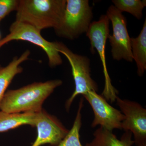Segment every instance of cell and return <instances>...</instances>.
<instances>
[{
  "label": "cell",
  "instance_id": "cell-17",
  "mask_svg": "<svg viewBox=\"0 0 146 146\" xmlns=\"http://www.w3.org/2000/svg\"><path fill=\"white\" fill-rule=\"evenodd\" d=\"M19 3L18 0H0V20L13 11L17 10Z\"/></svg>",
  "mask_w": 146,
  "mask_h": 146
},
{
  "label": "cell",
  "instance_id": "cell-13",
  "mask_svg": "<svg viewBox=\"0 0 146 146\" xmlns=\"http://www.w3.org/2000/svg\"><path fill=\"white\" fill-rule=\"evenodd\" d=\"M36 113H7L0 112V132H5L20 126L28 125L35 127Z\"/></svg>",
  "mask_w": 146,
  "mask_h": 146
},
{
  "label": "cell",
  "instance_id": "cell-7",
  "mask_svg": "<svg viewBox=\"0 0 146 146\" xmlns=\"http://www.w3.org/2000/svg\"><path fill=\"white\" fill-rule=\"evenodd\" d=\"M106 15L112 23L113 30L112 35L110 34L108 38L111 46L112 58L118 61L123 59L132 62L131 38L127 27L126 18L113 5L109 7Z\"/></svg>",
  "mask_w": 146,
  "mask_h": 146
},
{
  "label": "cell",
  "instance_id": "cell-6",
  "mask_svg": "<svg viewBox=\"0 0 146 146\" xmlns=\"http://www.w3.org/2000/svg\"><path fill=\"white\" fill-rule=\"evenodd\" d=\"M15 40L27 41L42 48L48 56L50 67L54 68L63 63L60 53L56 50V42L46 40L40 31L30 25L15 21L11 25L9 34L0 40V48Z\"/></svg>",
  "mask_w": 146,
  "mask_h": 146
},
{
  "label": "cell",
  "instance_id": "cell-8",
  "mask_svg": "<svg viewBox=\"0 0 146 146\" xmlns=\"http://www.w3.org/2000/svg\"><path fill=\"white\" fill-rule=\"evenodd\" d=\"M116 100L124 116L121 129L132 133L136 146H146L145 108L136 102L122 99L118 96Z\"/></svg>",
  "mask_w": 146,
  "mask_h": 146
},
{
  "label": "cell",
  "instance_id": "cell-11",
  "mask_svg": "<svg viewBox=\"0 0 146 146\" xmlns=\"http://www.w3.org/2000/svg\"><path fill=\"white\" fill-rule=\"evenodd\" d=\"M94 136L85 146H132L134 144L129 131H125L119 140L112 131L100 127L94 132Z\"/></svg>",
  "mask_w": 146,
  "mask_h": 146
},
{
  "label": "cell",
  "instance_id": "cell-2",
  "mask_svg": "<svg viewBox=\"0 0 146 146\" xmlns=\"http://www.w3.org/2000/svg\"><path fill=\"white\" fill-rule=\"evenodd\" d=\"M66 0H21L16 11V21L41 31L55 29L63 19Z\"/></svg>",
  "mask_w": 146,
  "mask_h": 146
},
{
  "label": "cell",
  "instance_id": "cell-5",
  "mask_svg": "<svg viewBox=\"0 0 146 146\" xmlns=\"http://www.w3.org/2000/svg\"><path fill=\"white\" fill-rule=\"evenodd\" d=\"M109 24L110 20L107 15H102L98 21L92 22L86 33L91 43V52L93 53L95 49L96 50L102 65L105 86L102 96L106 100L113 102L117 97L118 91L112 86L108 72L106 58V46L110 35Z\"/></svg>",
  "mask_w": 146,
  "mask_h": 146
},
{
  "label": "cell",
  "instance_id": "cell-14",
  "mask_svg": "<svg viewBox=\"0 0 146 146\" xmlns=\"http://www.w3.org/2000/svg\"><path fill=\"white\" fill-rule=\"evenodd\" d=\"M130 44L133 59L137 65V74L142 77L146 70V19L139 35L131 38Z\"/></svg>",
  "mask_w": 146,
  "mask_h": 146
},
{
  "label": "cell",
  "instance_id": "cell-4",
  "mask_svg": "<svg viewBox=\"0 0 146 146\" xmlns=\"http://www.w3.org/2000/svg\"><path fill=\"white\" fill-rule=\"evenodd\" d=\"M56 49L67 58L72 68V74L75 89L65 103L66 110H69L74 99L79 95L82 96L90 91L97 92L98 86L91 78L90 59L85 56L73 52L61 42H56Z\"/></svg>",
  "mask_w": 146,
  "mask_h": 146
},
{
  "label": "cell",
  "instance_id": "cell-3",
  "mask_svg": "<svg viewBox=\"0 0 146 146\" xmlns=\"http://www.w3.org/2000/svg\"><path fill=\"white\" fill-rule=\"evenodd\" d=\"M94 17L88 0H66L63 19L54 30L57 36L74 40L86 33Z\"/></svg>",
  "mask_w": 146,
  "mask_h": 146
},
{
  "label": "cell",
  "instance_id": "cell-16",
  "mask_svg": "<svg viewBox=\"0 0 146 146\" xmlns=\"http://www.w3.org/2000/svg\"><path fill=\"white\" fill-rule=\"evenodd\" d=\"M114 6L121 12L130 13L138 20L142 19L143 11L146 6V1L141 0H113Z\"/></svg>",
  "mask_w": 146,
  "mask_h": 146
},
{
  "label": "cell",
  "instance_id": "cell-10",
  "mask_svg": "<svg viewBox=\"0 0 146 146\" xmlns=\"http://www.w3.org/2000/svg\"><path fill=\"white\" fill-rule=\"evenodd\" d=\"M35 127L37 129V137L31 146L47 144L57 146L69 131L57 117L43 109L36 113Z\"/></svg>",
  "mask_w": 146,
  "mask_h": 146
},
{
  "label": "cell",
  "instance_id": "cell-18",
  "mask_svg": "<svg viewBox=\"0 0 146 146\" xmlns=\"http://www.w3.org/2000/svg\"><path fill=\"white\" fill-rule=\"evenodd\" d=\"M1 20H0V23H1Z\"/></svg>",
  "mask_w": 146,
  "mask_h": 146
},
{
  "label": "cell",
  "instance_id": "cell-1",
  "mask_svg": "<svg viewBox=\"0 0 146 146\" xmlns=\"http://www.w3.org/2000/svg\"><path fill=\"white\" fill-rule=\"evenodd\" d=\"M62 84L60 80H54L8 90L0 102V109L7 113L39 112L45 100Z\"/></svg>",
  "mask_w": 146,
  "mask_h": 146
},
{
  "label": "cell",
  "instance_id": "cell-9",
  "mask_svg": "<svg viewBox=\"0 0 146 146\" xmlns=\"http://www.w3.org/2000/svg\"><path fill=\"white\" fill-rule=\"evenodd\" d=\"M90 105L94 112V119L91 126L98 125L112 131L121 129L124 116L120 110L114 108L107 102L102 96L95 91H90L83 95Z\"/></svg>",
  "mask_w": 146,
  "mask_h": 146
},
{
  "label": "cell",
  "instance_id": "cell-15",
  "mask_svg": "<svg viewBox=\"0 0 146 146\" xmlns=\"http://www.w3.org/2000/svg\"><path fill=\"white\" fill-rule=\"evenodd\" d=\"M83 104L84 100L81 98L72 127L57 146H82L80 141V131L82 126L81 110Z\"/></svg>",
  "mask_w": 146,
  "mask_h": 146
},
{
  "label": "cell",
  "instance_id": "cell-12",
  "mask_svg": "<svg viewBox=\"0 0 146 146\" xmlns=\"http://www.w3.org/2000/svg\"><path fill=\"white\" fill-rule=\"evenodd\" d=\"M30 54V51L27 50L20 57L13 58L12 61L5 67L0 65V102L15 76L23 72L21 64L29 59Z\"/></svg>",
  "mask_w": 146,
  "mask_h": 146
}]
</instances>
